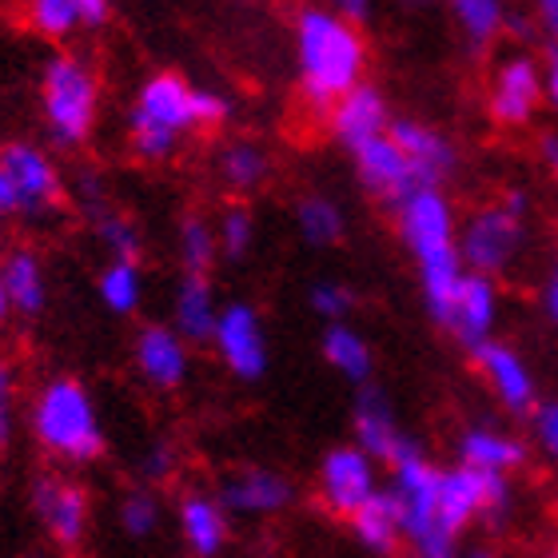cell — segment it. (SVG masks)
Wrapping results in <instances>:
<instances>
[{
  "label": "cell",
  "instance_id": "cell-33",
  "mask_svg": "<svg viewBox=\"0 0 558 558\" xmlns=\"http://www.w3.org/2000/svg\"><path fill=\"white\" fill-rule=\"evenodd\" d=\"M28 24L48 40H64L81 28V0H36L28 4Z\"/></svg>",
  "mask_w": 558,
  "mask_h": 558
},
{
  "label": "cell",
  "instance_id": "cell-13",
  "mask_svg": "<svg viewBox=\"0 0 558 558\" xmlns=\"http://www.w3.org/2000/svg\"><path fill=\"white\" fill-rule=\"evenodd\" d=\"M538 105H543V69H538L535 60L523 57V52L499 60L487 93L490 117L507 124V129H519V124L535 117Z\"/></svg>",
  "mask_w": 558,
  "mask_h": 558
},
{
  "label": "cell",
  "instance_id": "cell-40",
  "mask_svg": "<svg viewBox=\"0 0 558 558\" xmlns=\"http://www.w3.org/2000/svg\"><path fill=\"white\" fill-rule=\"evenodd\" d=\"M535 430H538V442H543V447H547V451L558 459V403H547V408H538Z\"/></svg>",
  "mask_w": 558,
  "mask_h": 558
},
{
  "label": "cell",
  "instance_id": "cell-20",
  "mask_svg": "<svg viewBox=\"0 0 558 558\" xmlns=\"http://www.w3.org/2000/svg\"><path fill=\"white\" fill-rule=\"evenodd\" d=\"M495 319H499V291H495V279L471 276V271H466L463 283H459V295H454L447 331H451L466 351H475L478 343L490 339Z\"/></svg>",
  "mask_w": 558,
  "mask_h": 558
},
{
  "label": "cell",
  "instance_id": "cell-38",
  "mask_svg": "<svg viewBox=\"0 0 558 558\" xmlns=\"http://www.w3.org/2000/svg\"><path fill=\"white\" fill-rule=\"evenodd\" d=\"M228 117H232L228 96L211 93V88H196V129H220Z\"/></svg>",
  "mask_w": 558,
  "mask_h": 558
},
{
  "label": "cell",
  "instance_id": "cell-12",
  "mask_svg": "<svg viewBox=\"0 0 558 558\" xmlns=\"http://www.w3.org/2000/svg\"><path fill=\"white\" fill-rule=\"evenodd\" d=\"M33 511L40 514L52 543L64 550H76L88 531V490L72 478L40 475L33 483Z\"/></svg>",
  "mask_w": 558,
  "mask_h": 558
},
{
  "label": "cell",
  "instance_id": "cell-27",
  "mask_svg": "<svg viewBox=\"0 0 558 558\" xmlns=\"http://www.w3.org/2000/svg\"><path fill=\"white\" fill-rule=\"evenodd\" d=\"M324 360L331 363L343 379H351V384H367V379H372V367H375L372 348H367V339L351 324H327Z\"/></svg>",
  "mask_w": 558,
  "mask_h": 558
},
{
  "label": "cell",
  "instance_id": "cell-1",
  "mask_svg": "<svg viewBox=\"0 0 558 558\" xmlns=\"http://www.w3.org/2000/svg\"><path fill=\"white\" fill-rule=\"evenodd\" d=\"M295 60H300L303 96L315 108H331L351 88L363 84V72H367V40L339 12L303 9L295 16Z\"/></svg>",
  "mask_w": 558,
  "mask_h": 558
},
{
  "label": "cell",
  "instance_id": "cell-23",
  "mask_svg": "<svg viewBox=\"0 0 558 558\" xmlns=\"http://www.w3.org/2000/svg\"><path fill=\"white\" fill-rule=\"evenodd\" d=\"M351 531H355V538L372 555H384V558L396 555L399 543H403V514H399V502L391 495V487L375 490L372 499L351 514Z\"/></svg>",
  "mask_w": 558,
  "mask_h": 558
},
{
  "label": "cell",
  "instance_id": "cell-26",
  "mask_svg": "<svg viewBox=\"0 0 558 558\" xmlns=\"http://www.w3.org/2000/svg\"><path fill=\"white\" fill-rule=\"evenodd\" d=\"M0 279H4V295H9V307L21 315L45 312L48 288H45V271H40V259L28 252V247H12L4 264H0Z\"/></svg>",
  "mask_w": 558,
  "mask_h": 558
},
{
  "label": "cell",
  "instance_id": "cell-41",
  "mask_svg": "<svg viewBox=\"0 0 558 558\" xmlns=\"http://www.w3.org/2000/svg\"><path fill=\"white\" fill-rule=\"evenodd\" d=\"M175 466V451L168 447V442H156L148 451V459H144V475L148 478H168Z\"/></svg>",
  "mask_w": 558,
  "mask_h": 558
},
{
  "label": "cell",
  "instance_id": "cell-39",
  "mask_svg": "<svg viewBox=\"0 0 558 558\" xmlns=\"http://www.w3.org/2000/svg\"><path fill=\"white\" fill-rule=\"evenodd\" d=\"M12 396H16V379L9 360H0V447L12 439Z\"/></svg>",
  "mask_w": 558,
  "mask_h": 558
},
{
  "label": "cell",
  "instance_id": "cell-50",
  "mask_svg": "<svg viewBox=\"0 0 558 558\" xmlns=\"http://www.w3.org/2000/svg\"><path fill=\"white\" fill-rule=\"evenodd\" d=\"M547 558H558V550H555V555H547Z\"/></svg>",
  "mask_w": 558,
  "mask_h": 558
},
{
  "label": "cell",
  "instance_id": "cell-43",
  "mask_svg": "<svg viewBox=\"0 0 558 558\" xmlns=\"http://www.w3.org/2000/svg\"><path fill=\"white\" fill-rule=\"evenodd\" d=\"M543 312H547V319L558 327V259H555V268H550L547 283H543Z\"/></svg>",
  "mask_w": 558,
  "mask_h": 558
},
{
  "label": "cell",
  "instance_id": "cell-15",
  "mask_svg": "<svg viewBox=\"0 0 558 558\" xmlns=\"http://www.w3.org/2000/svg\"><path fill=\"white\" fill-rule=\"evenodd\" d=\"M327 124H331L336 144H343L348 151H360L363 144L387 136L391 112H387V100L375 84H360V88H351L343 100L327 108Z\"/></svg>",
  "mask_w": 558,
  "mask_h": 558
},
{
  "label": "cell",
  "instance_id": "cell-4",
  "mask_svg": "<svg viewBox=\"0 0 558 558\" xmlns=\"http://www.w3.org/2000/svg\"><path fill=\"white\" fill-rule=\"evenodd\" d=\"M45 120L60 144H84L96 129V108H100V84L96 72L72 52H60L45 64L40 81Z\"/></svg>",
  "mask_w": 558,
  "mask_h": 558
},
{
  "label": "cell",
  "instance_id": "cell-25",
  "mask_svg": "<svg viewBox=\"0 0 558 558\" xmlns=\"http://www.w3.org/2000/svg\"><path fill=\"white\" fill-rule=\"evenodd\" d=\"M216 291H211L208 276H184L175 288V336L192 339V343H211L216 336Z\"/></svg>",
  "mask_w": 558,
  "mask_h": 558
},
{
  "label": "cell",
  "instance_id": "cell-19",
  "mask_svg": "<svg viewBox=\"0 0 558 558\" xmlns=\"http://www.w3.org/2000/svg\"><path fill=\"white\" fill-rule=\"evenodd\" d=\"M291 495H295V487L288 475L268 471V466H244V471L223 478L220 507L232 514H276L288 507Z\"/></svg>",
  "mask_w": 558,
  "mask_h": 558
},
{
  "label": "cell",
  "instance_id": "cell-47",
  "mask_svg": "<svg viewBox=\"0 0 558 558\" xmlns=\"http://www.w3.org/2000/svg\"><path fill=\"white\" fill-rule=\"evenodd\" d=\"M12 211H16V196H12L9 180H4V175H0V223L9 220Z\"/></svg>",
  "mask_w": 558,
  "mask_h": 558
},
{
  "label": "cell",
  "instance_id": "cell-35",
  "mask_svg": "<svg viewBox=\"0 0 558 558\" xmlns=\"http://www.w3.org/2000/svg\"><path fill=\"white\" fill-rule=\"evenodd\" d=\"M96 235L105 240V247L120 264H136L140 259V232L120 211H96Z\"/></svg>",
  "mask_w": 558,
  "mask_h": 558
},
{
  "label": "cell",
  "instance_id": "cell-18",
  "mask_svg": "<svg viewBox=\"0 0 558 558\" xmlns=\"http://www.w3.org/2000/svg\"><path fill=\"white\" fill-rule=\"evenodd\" d=\"M351 156H355L360 184L367 187L375 199H384L387 208H399L411 192H418L408 156L396 148V140H391V136L372 140V144H363V148L351 151Z\"/></svg>",
  "mask_w": 558,
  "mask_h": 558
},
{
  "label": "cell",
  "instance_id": "cell-16",
  "mask_svg": "<svg viewBox=\"0 0 558 558\" xmlns=\"http://www.w3.org/2000/svg\"><path fill=\"white\" fill-rule=\"evenodd\" d=\"M471 360H475L478 375L490 384V391L499 396L502 408L514 411V415L535 411V375H531V367L523 363L519 351L487 339V343H478V348L471 351Z\"/></svg>",
  "mask_w": 558,
  "mask_h": 558
},
{
  "label": "cell",
  "instance_id": "cell-21",
  "mask_svg": "<svg viewBox=\"0 0 558 558\" xmlns=\"http://www.w3.org/2000/svg\"><path fill=\"white\" fill-rule=\"evenodd\" d=\"M136 367L151 387L175 391L187 379V348L172 327L151 324L136 336Z\"/></svg>",
  "mask_w": 558,
  "mask_h": 558
},
{
  "label": "cell",
  "instance_id": "cell-6",
  "mask_svg": "<svg viewBox=\"0 0 558 558\" xmlns=\"http://www.w3.org/2000/svg\"><path fill=\"white\" fill-rule=\"evenodd\" d=\"M391 495L403 514V538L411 543L415 558H454V538L439 526L435 514V487H439V466L427 454H411L408 463L391 466Z\"/></svg>",
  "mask_w": 558,
  "mask_h": 558
},
{
  "label": "cell",
  "instance_id": "cell-3",
  "mask_svg": "<svg viewBox=\"0 0 558 558\" xmlns=\"http://www.w3.org/2000/svg\"><path fill=\"white\" fill-rule=\"evenodd\" d=\"M192 129H196V88L184 76L160 72L136 93V105L129 112V140L140 160L160 163L175 156L180 136Z\"/></svg>",
  "mask_w": 558,
  "mask_h": 558
},
{
  "label": "cell",
  "instance_id": "cell-48",
  "mask_svg": "<svg viewBox=\"0 0 558 558\" xmlns=\"http://www.w3.org/2000/svg\"><path fill=\"white\" fill-rule=\"evenodd\" d=\"M9 295H4V279H0V319H9Z\"/></svg>",
  "mask_w": 558,
  "mask_h": 558
},
{
  "label": "cell",
  "instance_id": "cell-45",
  "mask_svg": "<svg viewBox=\"0 0 558 558\" xmlns=\"http://www.w3.org/2000/svg\"><path fill=\"white\" fill-rule=\"evenodd\" d=\"M538 160H543L547 172L558 175V132H547V136L538 140Z\"/></svg>",
  "mask_w": 558,
  "mask_h": 558
},
{
  "label": "cell",
  "instance_id": "cell-30",
  "mask_svg": "<svg viewBox=\"0 0 558 558\" xmlns=\"http://www.w3.org/2000/svg\"><path fill=\"white\" fill-rule=\"evenodd\" d=\"M216 228L204 216H184L180 220V264L184 276H208L211 259H216Z\"/></svg>",
  "mask_w": 558,
  "mask_h": 558
},
{
  "label": "cell",
  "instance_id": "cell-22",
  "mask_svg": "<svg viewBox=\"0 0 558 558\" xmlns=\"http://www.w3.org/2000/svg\"><path fill=\"white\" fill-rule=\"evenodd\" d=\"M459 459H463L459 466H471L483 475H511L514 466L526 463V447L514 435H502V430L471 427L459 439Z\"/></svg>",
  "mask_w": 558,
  "mask_h": 558
},
{
  "label": "cell",
  "instance_id": "cell-5",
  "mask_svg": "<svg viewBox=\"0 0 558 558\" xmlns=\"http://www.w3.org/2000/svg\"><path fill=\"white\" fill-rule=\"evenodd\" d=\"M523 220H526L523 187H507L495 204L478 208L466 220L463 235H459V256L471 268V276L495 279L499 271L511 268V259L523 247Z\"/></svg>",
  "mask_w": 558,
  "mask_h": 558
},
{
  "label": "cell",
  "instance_id": "cell-37",
  "mask_svg": "<svg viewBox=\"0 0 558 558\" xmlns=\"http://www.w3.org/2000/svg\"><path fill=\"white\" fill-rule=\"evenodd\" d=\"M307 303H312L315 315H324L327 324H343V315L351 312V288H343V283H336V279H319V283H312V291H307Z\"/></svg>",
  "mask_w": 558,
  "mask_h": 558
},
{
  "label": "cell",
  "instance_id": "cell-7",
  "mask_svg": "<svg viewBox=\"0 0 558 558\" xmlns=\"http://www.w3.org/2000/svg\"><path fill=\"white\" fill-rule=\"evenodd\" d=\"M507 507H511V483H507V475H483V471H471V466L439 471L435 514H439V526L451 538L463 535L475 519L499 523V519H507Z\"/></svg>",
  "mask_w": 558,
  "mask_h": 558
},
{
  "label": "cell",
  "instance_id": "cell-11",
  "mask_svg": "<svg viewBox=\"0 0 558 558\" xmlns=\"http://www.w3.org/2000/svg\"><path fill=\"white\" fill-rule=\"evenodd\" d=\"M379 483H375V463L367 454L348 442V447H331L319 463V499L327 502V511L336 514H355L363 502L372 499Z\"/></svg>",
  "mask_w": 558,
  "mask_h": 558
},
{
  "label": "cell",
  "instance_id": "cell-42",
  "mask_svg": "<svg viewBox=\"0 0 558 558\" xmlns=\"http://www.w3.org/2000/svg\"><path fill=\"white\" fill-rule=\"evenodd\" d=\"M112 9L105 0H81V28H105Z\"/></svg>",
  "mask_w": 558,
  "mask_h": 558
},
{
  "label": "cell",
  "instance_id": "cell-28",
  "mask_svg": "<svg viewBox=\"0 0 558 558\" xmlns=\"http://www.w3.org/2000/svg\"><path fill=\"white\" fill-rule=\"evenodd\" d=\"M268 151L259 148V144H252V140H240V144H228V148L220 151V180L232 192H240V196H247L252 187H259L264 180H268Z\"/></svg>",
  "mask_w": 558,
  "mask_h": 558
},
{
  "label": "cell",
  "instance_id": "cell-17",
  "mask_svg": "<svg viewBox=\"0 0 558 558\" xmlns=\"http://www.w3.org/2000/svg\"><path fill=\"white\" fill-rule=\"evenodd\" d=\"M387 136L396 140V148L408 156L415 187H439L459 163V151L442 132L418 124V120H391Z\"/></svg>",
  "mask_w": 558,
  "mask_h": 558
},
{
  "label": "cell",
  "instance_id": "cell-49",
  "mask_svg": "<svg viewBox=\"0 0 558 558\" xmlns=\"http://www.w3.org/2000/svg\"><path fill=\"white\" fill-rule=\"evenodd\" d=\"M466 558H495V555H490V550H471Z\"/></svg>",
  "mask_w": 558,
  "mask_h": 558
},
{
  "label": "cell",
  "instance_id": "cell-46",
  "mask_svg": "<svg viewBox=\"0 0 558 558\" xmlns=\"http://www.w3.org/2000/svg\"><path fill=\"white\" fill-rule=\"evenodd\" d=\"M538 21H543L547 36L558 45V0H543V4H538Z\"/></svg>",
  "mask_w": 558,
  "mask_h": 558
},
{
  "label": "cell",
  "instance_id": "cell-9",
  "mask_svg": "<svg viewBox=\"0 0 558 558\" xmlns=\"http://www.w3.org/2000/svg\"><path fill=\"white\" fill-rule=\"evenodd\" d=\"M0 175L9 180L12 196H16V211L40 216V211L60 208L64 187H60L57 163L33 144H4L0 148Z\"/></svg>",
  "mask_w": 558,
  "mask_h": 558
},
{
  "label": "cell",
  "instance_id": "cell-2",
  "mask_svg": "<svg viewBox=\"0 0 558 558\" xmlns=\"http://www.w3.org/2000/svg\"><path fill=\"white\" fill-rule=\"evenodd\" d=\"M33 435L40 447L69 463H93L105 451V430L96 418V403L81 379H52L40 387L33 403Z\"/></svg>",
  "mask_w": 558,
  "mask_h": 558
},
{
  "label": "cell",
  "instance_id": "cell-24",
  "mask_svg": "<svg viewBox=\"0 0 558 558\" xmlns=\"http://www.w3.org/2000/svg\"><path fill=\"white\" fill-rule=\"evenodd\" d=\"M180 535L192 547L196 558H216L228 543V511L220 507V499L208 495H187L180 502Z\"/></svg>",
  "mask_w": 558,
  "mask_h": 558
},
{
  "label": "cell",
  "instance_id": "cell-10",
  "mask_svg": "<svg viewBox=\"0 0 558 558\" xmlns=\"http://www.w3.org/2000/svg\"><path fill=\"white\" fill-rule=\"evenodd\" d=\"M355 447H360L367 459H379V463H408L411 454H423L411 435H403L396 411L387 403V396L379 387H363L360 399H355Z\"/></svg>",
  "mask_w": 558,
  "mask_h": 558
},
{
  "label": "cell",
  "instance_id": "cell-14",
  "mask_svg": "<svg viewBox=\"0 0 558 558\" xmlns=\"http://www.w3.org/2000/svg\"><path fill=\"white\" fill-rule=\"evenodd\" d=\"M396 211H399V240L408 244L411 256L459 244L454 211L439 187H418V192H411Z\"/></svg>",
  "mask_w": 558,
  "mask_h": 558
},
{
  "label": "cell",
  "instance_id": "cell-44",
  "mask_svg": "<svg viewBox=\"0 0 558 558\" xmlns=\"http://www.w3.org/2000/svg\"><path fill=\"white\" fill-rule=\"evenodd\" d=\"M543 96L550 100V108L558 112V48L550 52L547 60V72H543Z\"/></svg>",
  "mask_w": 558,
  "mask_h": 558
},
{
  "label": "cell",
  "instance_id": "cell-8",
  "mask_svg": "<svg viewBox=\"0 0 558 558\" xmlns=\"http://www.w3.org/2000/svg\"><path fill=\"white\" fill-rule=\"evenodd\" d=\"M223 367L240 379V384H256L268 372V336H264V319L252 303H228L216 319V336Z\"/></svg>",
  "mask_w": 558,
  "mask_h": 558
},
{
  "label": "cell",
  "instance_id": "cell-36",
  "mask_svg": "<svg viewBox=\"0 0 558 558\" xmlns=\"http://www.w3.org/2000/svg\"><path fill=\"white\" fill-rule=\"evenodd\" d=\"M120 523H124V531H129L132 538L151 535L156 523H160V502L151 499L148 490H132V495H124V502H120Z\"/></svg>",
  "mask_w": 558,
  "mask_h": 558
},
{
  "label": "cell",
  "instance_id": "cell-31",
  "mask_svg": "<svg viewBox=\"0 0 558 558\" xmlns=\"http://www.w3.org/2000/svg\"><path fill=\"white\" fill-rule=\"evenodd\" d=\"M100 300H105L108 312L117 315H132L144 300V279H140V268L136 264H120L112 259L100 276Z\"/></svg>",
  "mask_w": 558,
  "mask_h": 558
},
{
  "label": "cell",
  "instance_id": "cell-32",
  "mask_svg": "<svg viewBox=\"0 0 558 558\" xmlns=\"http://www.w3.org/2000/svg\"><path fill=\"white\" fill-rule=\"evenodd\" d=\"M454 21H459V28H463V36L471 45L487 48L507 28V12L495 0H459L454 4Z\"/></svg>",
  "mask_w": 558,
  "mask_h": 558
},
{
  "label": "cell",
  "instance_id": "cell-34",
  "mask_svg": "<svg viewBox=\"0 0 558 558\" xmlns=\"http://www.w3.org/2000/svg\"><path fill=\"white\" fill-rule=\"evenodd\" d=\"M252 240H256V216H252V208L235 204V208L223 211L220 223H216V247H220L223 256L244 259L252 252Z\"/></svg>",
  "mask_w": 558,
  "mask_h": 558
},
{
  "label": "cell",
  "instance_id": "cell-29",
  "mask_svg": "<svg viewBox=\"0 0 558 558\" xmlns=\"http://www.w3.org/2000/svg\"><path fill=\"white\" fill-rule=\"evenodd\" d=\"M295 223L312 247H336L343 240V211L327 196H303L295 204Z\"/></svg>",
  "mask_w": 558,
  "mask_h": 558
}]
</instances>
